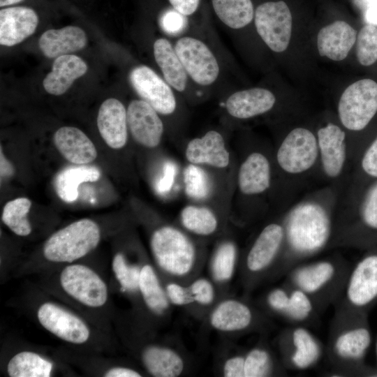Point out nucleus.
<instances>
[{"label": "nucleus", "instance_id": "nucleus-11", "mask_svg": "<svg viewBox=\"0 0 377 377\" xmlns=\"http://www.w3.org/2000/svg\"><path fill=\"white\" fill-rule=\"evenodd\" d=\"M264 305L269 312L291 325L308 326L317 321L320 313L306 293L286 282L266 293Z\"/></svg>", "mask_w": 377, "mask_h": 377}, {"label": "nucleus", "instance_id": "nucleus-45", "mask_svg": "<svg viewBox=\"0 0 377 377\" xmlns=\"http://www.w3.org/2000/svg\"><path fill=\"white\" fill-rule=\"evenodd\" d=\"M184 15L176 10H169L164 13L160 19L163 29L168 34H175L181 31L184 27Z\"/></svg>", "mask_w": 377, "mask_h": 377}, {"label": "nucleus", "instance_id": "nucleus-12", "mask_svg": "<svg viewBox=\"0 0 377 377\" xmlns=\"http://www.w3.org/2000/svg\"><path fill=\"white\" fill-rule=\"evenodd\" d=\"M256 31L265 43L274 52L285 51L292 32V15L283 1L259 5L255 11Z\"/></svg>", "mask_w": 377, "mask_h": 377}, {"label": "nucleus", "instance_id": "nucleus-4", "mask_svg": "<svg viewBox=\"0 0 377 377\" xmlns=\"http://www.w3.org/2000/svg\"><path fill=\"white\" fill-rule=\"evenodd\" d=\"M154 259L168 281L186 284L198 276L199 267L193 242L179 229L164 226L150 239Z\"/></svg>", "mask_w": 377, "mask_h": 377}, {"label": "nucleus", "instance_id": "nucleus-48", "mask_svg": "<svg viewBox=\"0 0 377 377\" xmlns=\"http://www.w3.org/2000/svg\"><path fill=\"white\" fill-rule=\"evenodd\" d=\"M175 10L183 15H191L198 8L200 0H169Z\"/></svg>", "mask_w": 377, "mask_h": 377}, {"label": "nucleus", "instance_id": "nucleus-20", "mask_svg": "<svg viewBox=\"0 0 377 377\" xmlns=\"http://www.w3.org/2000/svg\"><path fill=\"white\" fill-rule=\"evenodd\" d=\"M318 152L325 174L330 178L339 176L346 160V133L337 125L329 123L317 133Z\"/></svg>", "mask_w": 377, "mask_h": 377}, {"label": "nucleus", "instance_id": "nucleus-21", "mask_svg": "<svg viewBox=\"0 0 377 377\" xmlns=\"http://www.w3.org/2000/svg\"><path fill=\"white\" fill-rule=\"evenodd\" d=\"M97 126L99 133L111 148H122L127 142V112L119 100L113 98L106 99L101 105Z\"/></svg>", "mask_w": 377, "mask_h": 377}, {"label": "nucleus", "instance_id": "nucleus-47", "mask_svg": "<svg viewBox=\"0 0 377 377\" xmlns=\"http://www.w3.org/2000/svg\"><path fill=\"white\" fill-rule=\"evenodd\" d=\"M176 171L177 168L173 163L169 161L165 163L163 176L156 184V190L158 193H165L172 188Z\"/></svg>", "mask_w": 377, "mask_h": 377}, {"label": "nucleus", "instance_id": "nucleus-35", "mask_svg": "<svg viewBox=\"0 0 377 377\" xmlns=\"http://www.w3.org/2000/svg\"><path fill=\"white\" fill-rule=\"evenodd\" d=\"M280 360L265 344L257 345L244 353V377H265L283 374Z\"/></svg>", "mask_w": 377, "mask_h": 377}, {"label": "nucleus", "instance_id": "nucleus-29", "mask_svg": "<svg viewBox=\"0 0 377 377\" xmlns=\"http://www.w3.org/2000/svg\"><path fill=\"white\" fill-rule=\"evenodd\" d=\"M87 42L86 34L82 29L66 26L45 31L39 38L38 45L45 57L57 58L83 49Z\"/></svg>", "mask_w": 377, "mask_h": 377}, {"label": "nucleus", "instance_id": "nucleus-38", "mask_svg": "<svg viewBox=\"0 0 377 377\" xmlns=\"http://www.w3.org/2000/svg\"><path fill=\"white\" fill-rule=\"evenodd\" d=\"M180 220L188 231L200 236H209L218 228L216 216L207 207L187 206L182 210Z\"/></svg>", "mask_w": 377, "mask_h": 377}, {"label": "nucleus", "instance_id": "nucleus-17", "mask_svg": "<svg viewBox=\"0 0 377 377\" xmlns=\"http://www.w3.org/2000/svg\"><path fill=\"white\" fill-rule=\"evenodd\" d=\"M133 88L158 113L172 114L176 108V99L170 86L149 67L142 65L130 73Z\"/></svg>", "mask_w": 377, "mask_h": 377}, {"label": "nucleus", "instance_id": "nucleus-19", "mask_svg": "<svg viewBox=\"0 0 377 377\" xmlns=\"http://www.w3.org/2000/svg\"><path fill=\"white\" fill-rule=\"evenodd\" d=\"M126 112L128 127L133 139L146 147L158 146L163 133L158 112L143 100L132 101Z\"/></svg>", "mask_w": 377, "mask_h": 377}, {"label": "nucleus", "instance_id": "nucleus-33", "mask_svg": "<svg viewBox=\"0 0 377 377\" xmlns=\"http://www.w3.org/2000/svg\"><path fill=\"white\" fill-rule=\"evenodd\" d=\"M100 175L99 169L95 166H70L57 174L53 185L56 193L63 201L72 202L77 198L80 184L96 182Z\"/></svg>", "mask_w": 377, "mask_h": 377}, {"label": "nucleus", "instance_id": "nucleus-22", "mask_svg": "<svg viewBox=\"0 0 377 377\" xmlns=\"http://www.w3.org/2000/svg\"><path fill=\"white\" fill-rule=\"evenodd\" d=\"M38 23L36 13L28 7H11L0 10V44L13 46L32 35Z\"/></svg>", "mask_w": 377, "mask_h": 377}, {"label": "nucleus", "instance_id": "nucleus-50", "mask_svg": "<svg viewBox=\"0 0 377 377\" xmlns=\"http://www.w3.org/2000/svg\"><path fill=\"white\" fill-rule=\"evenodd\" d=\"M14 174V168L6 158L1 148V178H8Z\"/></svg>", "mask_w": 377, "mask_h": 377}, {"label": "nucleus", "instance_id": "nucleus-3", "mask_svg": "<svg viewBox=\"0 0 377 377\" xmlns=\"http://www.w3.org/2000/svg\"><path fill=\"white\" fill-rule=\"evenodd\" d=\"M351 267L347 260L337 256L304 261L286 274L285 282L306 293L320 313L338 300Z\"/></svg>", "mask_w": 377, "mask_h": 377}, {"label": "nucleus", "instance_id": "nucleus-8", "mask_svg": "<svg viewBox=\"0 0 377 377\" xmlns=\"http://www.w3.org/2000/svg\"><path fill=\"white\" fill-rule=\"evenodd\" d=\"M280 361L286 369L304 371L314 367L323 357L325 348L304 325H291L278 336Z\"/></svg>", "mask_w": 377, "mask_h": 377}, {"label": "nucleus", "instance_id": "nucleus-23", "mask_svg": "<svg viewBox=\"0 0 377 377\" xmlns=\"http://www.w3.org/2000/svg\"><path fill=\"white\" fill-rule=\"evenodd\" d=\"M356 40V31L345 21L337 20L319 31L318 50L321 57L333 61H342L346 58Z\"/></svg>", "mask_w": 377, "mask_h": 377}, {"label": "nucleus", "instance_id": "nucleus-30", "mask_svg": "<svg viewBox=\"0 0 377 377\" xmlns=\"http://www.w3.org/2000/svg\"><path fill=\"white\" fill-rule=\"evenodd\" d=\"M270 182L268 159L258 152L249 154L239 170L238 185L242 193L246 195L261 193L268 189Z\"/></svg>", "mask_w": 377, "mask_h": 377}, {"label": "nucleus", "instance_id": "nucleus-6", "mask_svg": "<svg viewBox=\"0 0 377 377\" xmlns=\"http://www.w3.org/2000/svg\"><path fill=\"white\" fill-rule=\"evenodd\" d=\"M101 230L89 219L74 221L53 233L45 242L43 253L54 263H72L93 251L98 244Z\"/></svg>", "mask_w": 377, "mask_h": 377}, {"label": "nucleus", "instance_id": "nucleus-40", "mask_svg": "<svg viewBox=\"0 0 377 377\" xmlns=\"http://www.w3.org/2000/svg\"><path fill=\"white\" fill-rule=\"evenodd\" d=\"M186 307L209 308L216 304L217 290L211 279L197 276L186 284Z\"/></svg>", "mask_w": 377, "mask_h": 377}, {"label": "nucleus", "instance_id": "nucleus-14", "mask_svg": "<svg viewBox=\"0 0 377 377\" xmlns=\"http://www.w3.org/2000/svg\"><path fill=\"white\" fill-rule=\"evenodd\" d=\"M319 156L317 137L309 129L298 127L286 136L276 153L280 168L298 175L310 170Z\"/></svg>", "mask_w": 377, "mask_h": 377}, {"label": "nucleus", "instance_id": "nucleus-28", "mask_svg": "<svg viewBox=\"0 0 377 377\" xmlns=\"http://www.w3.org/2000/svg\"><path fill=\"white\" fill-rule=\"evenodd\" d=\"M140 357L147 372L154 377H177L186 368L182 354L169 346H147L142 349Z\"/></svg>", "mask_w": 377, "mask_h": 377}, {"label": "nucleus", "instance_id": "nucleus-36", "mask_svg": "<svg viewBox=\"0 0 377 377\" xmlns=\"http://www.w3.org/2000/svg\"><path fill=\"white\" fill-rule=\"evenodd\" d=\"M211 1L216 15L231 29L243 28L253 18V6L251 0Z\"/></svg>", "mask_w": 377, "mask_h": 377}, {"label": "nucleus", "instance_id": "nucleus-34", "mask_svg": "<svg viewBox=\"0 0 377 377\" xmlns=\"http://www.w3.org/2000/svg\"><path fill=\"white\" fill-rule=\"evenodd\" d=\"M238 263V250L232 241L221 242L215 249L209 266L211 279L217 286H226L232 279Z\"/></svg>", "mask_w": 377, "mask_h": 377}, {"label": "nucleus", "instance_id": "nucleus-53", "mask_svg": "<svg viewBox=\"0 0 377 377\" xmlns=\"http://www.w3.org/2000/svg\"><path fill=\"white\" fill-rule=\"evenodd\" d=\"M375 350H376V361H377V337H376V343H375Z\"/></svg>", "mask_w": 377, "mask_h": 377}, {"label": "nucleus", "instance_id": "nucleus-26", "mask_svg": "<svg viewBox=\"0 0 377 377\" xmlns=\"http://www.w3.org/2000/svg\"><path fill=\"white\" fill-rule=\"evenodd\" d=\"M186 158L192 164L205 163L219 168L227 167L230 162L224 139L216 131L191 140L186 149Z\"/></svg>", "mask_w": 377, "mask_h": 377}, {"label": "nucleus", "instance_id": "nucleus-46", "mask_svg": "<svg viewBox=\"0 0 377 377\" xmlns=\"http://www.w3.org/2000/svg\"><path fill=\"white\" fill-rule=\"evenodd\" d=\"M361 166L367 175L377 178V137L364 151Z\"/></svg>", "mask_w": 377, "mask_h": 377}, {"label": "nucleus", "instance_id": "nucleus-2", "mask_svg": "<svg viewBox=\"0 0 377 377\" xmlns=\"http://www.w3.org/2000/svg\"><path fill=\"white\" fill-rule=\"evenodd\" d=\"M283 226V251L272 278L286 275L295 265L320 252L332 242L334 232L331 219L319 207L297 208Z\"/></svg>", "mask_w": 377, "mask_h": 377}, {"label": "nucleus", "instance_id": "nucleus-49", "mask_svg": "<svg viewBox=\"0 0 377 377\" xmlns=\"http://www.w3.org/2000/svg\"><path fill=\"white\" fill-rule=\"evenodd\" d=\"M105 377H140V372L124 367H116L108 369L105 374Z\"/></svg>", "mask_w": 377, "mask_h": 377}, {"label": "nucleus", "instance_id": "nucleus-9", "mask_svg": "<svg viewBox=\"0 0 377 377\" xmlns=\"http://www.w3.org/2000/svg\"><path fill=\"white\" fill-rule=\"evenodd\" d=\"M209 323L220 332L240 334L260 331L267 325L268 320L249 302L228 297L216 303L209 313Z\"/></svg>", "mask_w": 377, "mask_h": 377}, {"label": "nucleus", "instance_id": "nucleus-25", "mask_svg": "<svg viewBox=\"0 0 377 377\" xmlns=\"http://www.w3.org/2000/svg\"><path fill=\"white\" fill-rule=\"evenodd\" d=\"M53 140L59 153L74 164L85 165L97 156L94 143L77 128L61 127L54 134Z\"/></svg>", "mask_w": 377, "mask_h": 377}, {"label": "nucleus", "instance_id": "nucleus-10", "mask_svg": "<svg viewBox=\"0 0 377 377\" xmlns=\"http://www.w3.org/2000/svg\"><path fill=\"white\" fill-rule=\"evenodd\" d=\"M377 112V82L362 79L349 85L338 103V114L348 130L364 129Z\"/></svg>", "mask_w": 377, "mask_h": 377}, {"label": "nucleus", "instance_id": "nucleus-16", "mask_svg": "<svg viewBox=\"0 0 377 377\" xmlns=\"http://www.w3.org/2000/svg\"><path fill=\"white\" fill-rule=\"evenodd\" d=\"M175 50L187 74L200 85L212 84L219 74L216 58L205 43L195 38H179Z\"/></svg>", "mask_w": 377, "mask_h": 377}, {"label": "nucleus", "instance_id": "nucleus-18", "mask_svg": "<svg viewBox=\"0 0 377 377\" xmlns=\"http://www.w3.org/2000/svg\"><path fill=\"white\" fill-rule=\"evenodd\" d=\"M37 317L45 329L66 342L82 344L90 337V330L81 318L55 304H41Z\"/></svg>", "mask_w": 377, "mask_h": 377}, {"label": "nucleus", "instance_id": "nucleus-41", "mask_svg": "<svg viewBox=\"0 0 377 377\" xmlns=\"http://www.w3.org/2000/svg\"><path fill=\"white\" fill-rule=\"evenodd\" d=\"M112 267L123 291L138 292L142 266L129 263L123 253H117L113 257Z\"/></svg>", "mask_w": 377, "mask_h": 377}, {"label": "nucleus", "instance_id": "nucleus-31", "mask_svg": "<svg viewBox=\"0 0 377 377\" xmlns=\"http://www.w3.org/2000/svg\"><path fill=\"white\" fill-rule=\"evenodd\" d=\"M138 292L146 307L158 317L165 316L172 306L167 295L165 286L150 264L142 265Z\"/></svg>", "mask_w": 377, "mask_h": 377}, {"label": "nucleus", "instance_id": "nucleus-1", "mask_svg": "<svg viewBox=\"0 0 377 377\" xmlns=\"http://www.w3.org/2000/svg\"><path fill=\"white\" fill-rule=\"evenodd\" d=\"M372 341L369 314L334 308L325 354L333 376H377L366 364Z\"/></svg>", "mask_w": 377, "mask_h": 377}, {"label": "nucleus", "instance_id": "nucleus-32", "mask_svg": "<svg viewBox=\"0 0 377 377\" xmlns=\"http://www.w3.org/2000/svg\"><path fill=\"white\" fill-rule=\"evenodd\" d=\"M154 55L165 82L175 90L184 91L188 74L170 41L157 39L154 43Z\"/></svg>", "mask_w": 377, "mask_h": 377}, {"label": "nucleus", "instance_id": "nucleus-42", "mask_svg": "<svg viewBox=\"0 0 377 377\" xmlns=\"http://www.w3.org/2000/svg\"><path fill=\"white\" fill-rule=\"evenodd\" d=\"M186 194L195 200L206 198L210 192L209 179L201 168L195 164L188 165L184 170Z\"/></svg>", "mask_w": 377, "mask_h": 377}, {"label": "nucleus", "instance_id": "nucleus-24", "mask_svg": "<svg viewBox=\"0 0 377 377\" xmlns=\"http://www.w3.org/2000/svg\"><path fill=\"white\" fill-rule=\"evenodd\" d=\"M275 102L276 98L272 91L255 87L233 93L226 100V108L232 117L244 119L268 112Z\"/></svg>", "mask_w": 377, "mask_h": 377}, {"label": "nucleus", "instance_id": "nucleus-27", "mask_svg": "<svg viewBox=\"0 0 377 377\" xmlns=\"http://www.w3.org/2000/svg\"><path fill=\"white\" fill-rule=\"evenodd\" d=\"M87 71V64L80 57L69 54L59 56L54 59L52 71L44 78L43 87L50 94L61 95Z\"/></svg>", "mask_w": 377, "mask_h": 377}, {"label": "nucleus", "instance_id": "nucleus-51", "mask_svg": "<svg viewBox=\"0 0 377 377\" xmlns=\"http://www.w3.org/2000/svg\"><path fill=\"white\" fill-rule=\"evenodd\" d=\"M366 18L371 24H377V0H374L369 4Z\"/></svg>", "mask_w": 377, "mask_h": 377}, {"label": "nucleus", "instance_id": "nucleus-13", "mask_svg": "<svg viewBox=\"0 0 377 377\" xmlns=\"http://www.w3.org/2000/svg\"><path fill=\"white\" fill-rule=\"evenodd\" d=\"M59 281L63 290L84 306L98 308L108 297V287L101 277L89 267L71 264L61 272Z\"/></svg>", "mask_w": 377, "mask_h": 377}, {"label": "nucleus", "instance_id": "nucleus-39", "mask_svg": "<svg viewBox=\"0 0 377 377\" xmlns=\"http://www.w3.org/2000/svg\"><path fill=\"white\" fill-rule=\"evenodd\" d=\"M31 202L27 198H18L8 202L2 212L1 220L15 234L27 236L31 232V226L27 214Z\"/></svg>", "mask_w": 377, "mask_h": 377}, {"label": "nucleus", "instance_id": "nucleus-52", "mask_svg": "<svg viewBox=\"0 0 377 377\" xmlns=\"http://www.w3.org/2000/svg\"><path fill=\"white\" fill-rule=\"evenodd\" d=\"M23 0H0V6L3 7L15 3H20Z\"/></svg>", "mask_w": 377, "mask_h": 377}, {"label": "nucleus", "instance_id": "nucleus-5", "mask_svg": "<svg viewBox=\"0 0 377 377\" xmlns=\"http://www.w3.org/2000/svg\"><path fill=\"white\" fill-rule=\"evenodd\" d=\"M284 243V226L280 223H269L258 235L240 267L246 290H252L265 279H272L281 260Z\"/></svg>", "mask_w": 377, "mask_h": 377}, {"label": "nucleus", "instance_id": "nucleus-43", "mask_svg": "<svg viewBox=\"0 0 377 377\" xmlns=\"http://www.w3.org/2000/svg\"><path fill=\"white\" fill-rule=\"evenodd\" d=\"M357 57L359 63L369 66L377 61V27L373 24L363 27L357 36Z\"/></svg>", "mask_w": 377, "mask_h": 377}, {"label": "nucleus", "instance_id": "nucleus-15", "mask_svg": "<svg viewBox=\"0 0 377 377\" xmlns=\"http://www.w3.org/2000/svg\"><path fill=\"white\" fill-rule=\"evenodd\" d=\"M332 243L368 249L377 246V182L365 195L356 219L334 230Z\"/></svg>", "mask_w": 377, "mask_h": 377}, {"label": "nucleus", "instance_id": "nucleus-7", "mask_svg": "<svg viewBox=\"0 0 377 377\" xmlns=\"http://www.w3.org/2000/svg\"><path fill=\"white\" fill-rule=\"evenodd\" d=\"M377 304V246L352 266L334 308L368 313Z\"/></svg>", "mask_w": 377, "mask_h": 377}, {"label": "nucleus", "instance_id": "nucleus-44", "mask_svg": "<svg viewBox=\"0 0 377 377\" xmlns=\"http://www.w3.org/2000/svg\"><path fill=\"white\" fill-rule=\"evenodd\" d=\"M221 374L225 377H244V353L227 357L222 364Z\"/></svg>", "mask_w": 377, "mask_h": 377}, {"label": "nucleus", "instance_id": "nucleus-37", "mask_svg": "<svg viewBox=\"0 0 377 377\" xmlns=\"http://www.w3.org/2000/svg\"><path fill=\"white\" fill-rule=\"evenodd\" d=\"M52 363L30 351H22L15 355L7 364V373L10 377H49Z\"/></svg>", "mask_w": 377, "mask_h": 377}]
</instances>
